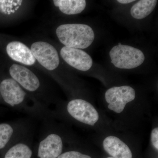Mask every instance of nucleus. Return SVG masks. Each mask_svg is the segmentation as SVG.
Wrapping results in <instances>:
<instances>
[{"label":"nucleus","instance_id":"nucleus-1","mask_svg":"<svg viewBox=\"0 0 158 158\" xmlns=\"http://www.w3.org/2000/svg\"><path fill=\"white\" fill-rule=\"evenodd\" d=\"M64 140L54 124L53 119L42 121L35 148L36 158H57L63 152Z\"/></svg>","mask_w":158,"mask_h":158},{"label":"nucleus","instance_id":"nucleus-2","mask_svg":"<svg viewBox=\"0 0 158 158\" xmlns=\"http://www.w3.org/2000/svg\"><path fill=\"white\" fill-rule=\"evenodd\" d=\"M56 33L62 44L73 48H87L94 39L92 29L90 26L83 24L62 25L57 28Z\"/></svg>","mask_w":158,"mask_h":158},{"label":"nucleus","instance_id":"nucleus-3","mask_svg":"<svg viewBox=\"0 0 158 158\" xmlns=\"http://www.w3.org/2000/svg\"><path fill=\"white\" fill-rule=\"evenodd\" d=\"M110 55L114 66L123 69L136 68L141 65L145 59L142 51L130 46L123 45L120 43L112 48Z\"/></svg>","mask_w":158,"mask_h":158},{"label":"nucleus","instance_id":"nucleus-4","mask_svg":"<svg viewBox=\"0 0 158 158\" xmlns=\"http://www.w3.org/2000/svg\"><path fill=\"white\" fill-rule=\"evenodd\" d=\"M9 73L11 78L17 82L24 90L31 94H36V99L46 106L40 93L42 84L40 79L35 73L25 66L17 64L11 65Z\"/></svg>","mask_w":158,"mask_h":158},{"label":"nucleus","instance_id":"nucleus-5","mask_svg":"<svg viewBox=\"0 0 158 158\" xmlns=\"http://www.w3.org/2000/svg\"><path fill=\"white\" fill-rule=\"evenodd\" d=\"M34 128L27 119L0 123V154L29 131Z\"/></svg>","mask_w":158,"mask_h":158},{"label":"nucleus","instance_id":"nucleus-6","mask_svg":"<svg viewBox=\"0 0 158 158\" xmlns=\"http://www.w3.org/2000/svg\"><path fill=\"white\" fill-rule=\"evenodd\" d=\"M65 108L68 115L81 123L94 126L98 120V113L96 109L90 103L81 99L72 100Z\"/></svg>","mask_w":158,"mask_h":158},{"label":"nucleus","instance_id":"nucleus-7","mask_svg":"<svg viewBox=\"0 0 158 158\" xmlns=\"http://www.w3.org/2000/svg\"><path fill=\"white\" fill-rule=\"evenodd\" d=\"M34 134L33 128L0 154V158H36Z\"/></svg>","mask_w":158,"mask_h":158},{"label":"nucleus","instance_id":"nucleus-8","mask_svg":"<svg viewBox=\"0 0 158 158\" xmlns=\"http://www.w3.org/2000/svg\"><path fill=\"white\" fill-rule=\"evenodd\" d=\"M135 98V92L130 86L114 87L108 89L105 94V98L109 103L108 108L115 113H121L127 103Z\"/></svg>","mask_w":158,"mask_h":158},{"label":"nucleus","instance_id":"nucleus-9","mask_svg":"<svg viewBox=\"0 0 158 158\" xmlns=\"http://www.w3.org/2000/svg\"><path fill=\"white\" fill-rule=\"evenodd\" d=\"M31 50L35 59L48 70H53L59 66L60 60L58 52L48 43L44 41L34 43Z\"/></svg>","mask_w":158,"mask_h":158},{"label":"nucleus","instance_id":"nucleus-10","mask_svg":"<svg viewBox=\"0 0 158 158\" xmlns=\"http://www.w3.org/2000/svg\"><path fill=\"white\" fill-rule=\"evenodd\" d=\"M60 55L67 64L78 70L86 71L93 64L91 57L80 49L64 46L61 49Z\"/></svg>","mask_w":158,"mask_h":158},{"label":"nucleus","instance_id":"nucleus-11","mask_svg":"<svg viewBox=\"0 0 158 158\" xmlns=\"http://www.w3.org/2000/svg\"><path fill=\"white\" fill-rule=\"evenodd\" d=\"M6 52L11 59L24 65H33L36 61L31 50L19 41H12L8 44Z\"/></svg>","mask_w":158,"mask_h":158},{"label":"nucleus","instance_id":"nucleus-12","mask_svg":"<svg viewBox=\"0 0 158 158\" xmlns=\"http://www.w3.org/2000/svg\"><path fill=\"white\" fill-rule=\"evenodd\" d=\"M105 150L114 158H132L129 148L115 136H110L103 141Z\"/></svg>","mask_w":158,"mask_h":158},{"label":"nucleus","instance_id":"nucleus-13","mask_svg":"<svg viewBox=\"0 0 158 158\" xmlns=\"http://www.w3.org/2000/svg\"><path fill=\"white\" fill-rule=\"evenodd\" d=\"M53 2L62 13L69 15L81 13L86 6L85 0H54Z\"/></svg>","mask_w":158,"mask_h":158},{"label":"nucleus","instance_id":"nucleus-14","mask_svg":"<svg viewBox=\"0 0 158 158\" xmlns=\"http://www.w3.org/2000/svg\"><path fill=\"white\" fill-rule=\"evenodd\" d=\"M156 0H141L132 6L131 10V16L136 19L145 18L152 12L156 5Z\"/></svg>","mask_w":158,"mask_h":158},{"label":"nucleus","instance_id":"nucleus-15","mask_svg":"<svg viewBox=\"0 0 158 158\" xmlns=\"http://www.w3.org/2000/svg\"><path fill=\"white\" fill-rule=\"evenodd\" d=\"M57 158H91L89 156L84 154L75 150L68 151L62 152Z\"/></svg>","mask_w":158,"mask_h":158},{"label":"nucleus","instance_id":"nucleus-16","mask_svg":"<svg viewBox=\"0 0 158 158\" xmlns=\"http://www.w3.org/2000/svg\"><path fill=\"white\" fill-rule=\"evenodd\" d=\"M151 141L156 149H158V128L154 129L151 133Z\"/></svg>","mask_w":158,"mask_h":158},{"label":"nucleus","instance_id":"nucleus-17","mask_svg":"<svg viewBox=\"0 0 158 158\" xmlns=\"http://www.w3.org/2000/svg\"><path fill=\"white\" fill-rule=\"evenodd\" d=\"M135 1L134 0H118L117 2L121 3V4H127L132 2H135Z\"/></svg>","mask_w":158,"mask_h":158},{"label":"nucleus","instance_id":"nucleus-18","mask_svg":"<svg viewBox=\"0 0 158 158\" xmlns=\"http://www.w3.org/2000/svg\"><path fill=\"white\" fill-rule=\"evenodd\" d=\"M3 104L2 100V98H1V96H0V104Z\"/></svg>","mask_w":158,"mask_h":158},{"label":"nucleus","instance_id":"nucleus-19","mask_svg":"<svg viewBox=\"0 0 158 158\" xmlns=\"http://www.w3.org/2000/svg\"><path fill=\"white\" fill-rule=\"evenodd\" d=\"M1 108V107H0ZM2 110H1V108H0V114H1V113H2Z\"/></svg>","mask_w":158,"mask_h":158},{"label":"nucleus","instance_id":"nucleus-20","mask_svg":"<svg viewBox=\"0 0 158 158\" xmlns=\"http://www.w3.org/2000/svg\"><path fill=\"white\" fill-rule=\"evenodd\" d=\"M114 158L111 157H108V158Z\"/></svg>","mask_w":158,"mask_h":158}]
</instances>
